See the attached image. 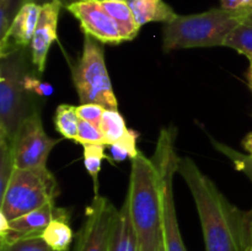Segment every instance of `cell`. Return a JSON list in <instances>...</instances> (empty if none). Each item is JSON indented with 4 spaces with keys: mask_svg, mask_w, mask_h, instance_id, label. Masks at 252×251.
Instances as JSON below:
<instances>
[{
    "mask_svg": "<svg viewBox=\"0 0 252 251\" xmlns=\"http://www.w3.org/2000/svg\"><path fill=\"white\" fill-rule=\"evenodd\" d=\"M177 172L193 197L206 251H246L252 246V207L243 211L231 204L191 157L180 159Z\"/></svg>",
    "mask_w": 252,
    "mask_h": 251,
    "instance_id": "obj_1",
    "label": "cell"
},
{
    "mask_svg": "<svg viewBox=\"0 0 252 251\" xmlns=\"http://www.w3.org/2000/svg\"><path fill=\"white\" fill-rule=\"evenodd\" d=\"M126 199L140 251H158L162 243L161 176L154 159L142 152L132 159Z\"/></svg>",
    "mask_w": 252,
    "mask_h": 251,
    "instance_id": "obj_2",
    "label": "cell"
},
{
    "mask_svg": "<svg viewBox=\"0 0 252 251\" xmlns=\"http://www.w3.org/2000/svg\"><path fill=\"white\" fill-rule=\"evenodd\" d=\"M246 10L219 7L192 15H177L165 24L162 48L165 52L186 48L224 46L226 37L244 22Z\"/></svg>",
    "mask_w": 252,
    "mask_h": 251,
    "instance_id": "obj_3",
    "label": "cell"
},
{
    "mask_svg": "<svg viewBox=\"0 0 252 251\" xmlns=\"http://www.w3.org/2000/svg\"><path fill=\"white\" fill-rule=\"evenodd\" d=\"M58 194V182L47 166L14 169L0 196V213L12 220L56 202Z\"/></svg>",
    "mask_w": 252,
    "mask_h": 251,
    "instance_id": "obj_4",
    "label": "cell"
},
{
    "mask_svg": "<svg viewBox=\"0 0 252 251\" xmlns=\"http://www.w3.org/2000/svg\"><path fill=\"white\" fill-rule=\"evenodd\" d=\"M25 48H17L1 57L0 63V138L11 142L20 125L34 111L29 110V96L22 84L29 70ZM38 111V110H37Z\"/></svg>",
    "mask_w": 252,
    "mask_h": 251,
    "instance_id": "obj_5",
    "label": "cell"
},
{
    "mask_svg": "<svg viewBox=\"0 0 252 251\" xmlns=\"http://www.w3.org/2000/svg\"><path fill=\"white\" fill-rule=\"evenodd\" d=\"M71 76L80 103H98L106 110H118L101 42L84 37L83 52L71 68Z\"/></svg>",
    "mask_w": 252,
    "mask_h": 251,
    "instance_id": "obj_6",
    "label": "cell"
},
{
    "mask_svg": "<svg viewBox=\"0 0 252 251\" xmlns=\"http://www.w3.org/2000/svg\"><path fill=\"white\" fill-rule=\"evenodd\" d=\"M176 130L164 128L160 133L153 159L157 162L161 176V206H162V241L165 251H186L180 233L176 207L174 201V175L179 171L180 157L175 150Z\"/></svg>",
    "mask_w": 252,
    "mask_h": 251,
    "instance_id": "obj_7",
    "label": "cell"
},
{
    "mask_svg": "<svg viewBox=\"0 0 252 251\" xmlns=\"http://www.w3.org/2000/svg\"><path fill=\"white\" fill-rule=\"evenodd\" d=\"M61 139L51 138L44 132L39 111L25 118L10 142L15 169H32L47 166L52 149Z\"/></svg>",
    "mask_w": 252,
    "mask_h": 251,
    "instance_id": "obj_8",
    "label": "cell"
},
{
    "mask_svg": "<svg viewBox=\"0 0 252 251\" xmlns=\"http://www.w3.org/2000/svg\"><path fill=\"white\" fill-rule=\"evenodd\" d=\"M118 209L106 197L94 196L85 209V221L76 235L73 251H110Z\"/></svg>",
    "mask_w": 252,
    "mask_h": 251,
    "instance_id": "obj_9",
    "label": "cell"
},
{
    "mask_svg": "<svg viewBox=\"0 0 252 251\" xmlns=\"http://www.w3.org/2000/svg\"><path fill=\"white\" fill-rule=\"evenodd\" d=\"M65 9L78 20L85 36L103 44L125 42L115 20L106 11L101 0H71Z\"/></svg>",
    "mask_w": 252,
    "mask_h": 251,
    "instance_id": "obj_10",
    "label": "cell"
},
{
    "mask_svg": "<svg viewBox=\"0 0 252 251\" xmlns=\"http://www.w3.org/2000/svg\"><path fill=\"white\" fill-rule=\"evenodd\" d=\"M58 218L70 219V214L68 209L57 207L56 202H52L19 218L12 219L9 223V229L4 233H0L1 248L11 245L21 239L41 236L48 224Z\"/></svg>",
    "mask_w": 252,
    "mask_h": 251,
    "instance_id": "obj_11",
    "label": "cell"
},
{
    "mask_svg": "<svg viewBox=\"0 0 252 251\" xmlns=\"http://www.w3.org/2000/svg\"><path fill=\"white\" fill-rule=\"evenodd\" d=\"M63 7L62 0H49L42 4L41 15L36 32L31 43V62L37 73H43L46 68L47 57L52 44L58 38V21L61 10Z\"/></svg>",
    "mask_w": 252,
    "mask_h": 251,
    "instance_id": "obj_12",
    "label": "cell"
},
{
    "mask_svg": "<svg viewBox=\"0 0 252 251\" xmlns=\"http://www.w3.org/2000/svg\"><path fill=\"white\" fill-rule=\"evenodd\" d=\"M42 5L29 1L20 7L10 24L6 37L0 42V57L9 54L17 48L31 46L41 15Z\"/></svg>",
    "mask_w": 252,
    "mask_h": 251,
    "instance_id": "obj_13",
    "label": "cell"
},
{
    "mask_svg": "<svg viewBox=\"0 0 252 251\" xmlns=\"http://www.w3.org/2000/svg\"><path fill=\"white\" fill-rule=\"evenodd\" d=\"M110 251H140L139 241L133 226L127 199L118 209L111 236Z\"/></svg>",
    "mask_w": 252,
    "mask_h": 251,
    "instance_id": "obj_14",
    "label": "cell"
},
{
    "mask_svg": "<svg viewBox=\"0 0 252 251\" xmlns=\"http://www.w3.org/2000/svg\"><path fill=\"white\" fill-rule=\"evenodd\" d=\"M139 27L149 22L169 24L177 14L164 0H127Z\"/></svg>",
    "mask_w": 252,
    "mask_h": 251,
    "instance_id": "obj_15",
    "label": "cell"
},
{
    "mask_svg": "<svg viewBox=\"0 0 252 251\" xmlns=\"http://www.w3.org/2000/svg\"><path fill=\"white\" fill-rule=\"evenodd\" d=\"M101 2L106 11L115 20L125 42L134 39L139 33L140 27L135 21V17L127 0H110V1Z\"/></svg>",
    "mask_w": 252,
    "mask_h": 251,
    "instance_id": "obj_16",
    "label": "cell"
},
{
    "mask_svg": "<svg viewBox=\"0 0 252 251\" xmlns=\"http://www.w3.org/2000/svg\"><path fill=\"white\" fill-rule=\"evenodd\" d=\"M41 238L54 251H69L74 239L69 219L58 218L52 220L41 234Z\"/></svg>",
    "mask_w": 252,
    "mask_h": 251,
    "instance_id": "obj_17",
    "label": "cell"
},
{
    "mask_svg": "<svg viewBox=\"0 0 252 251\" xmlns=\"http://www.w3.org/2000/svg\"><path fill=\"white\" fill-rule=\"evenodd\" d=\"M54 126L56 130L64 138L78 142V130L80 117L78 115V106L61 103L54 113Z\"/></svg>",
    "mask_w": 252,
    "mask_h": 251,
    "instance_id": "obj_18",
    "label": "cell"
},
{
    "mask_svg": "<svg viewBox=\"0 0 252 251\" xmlns=\"http://www.w3.org/2000/svg\"><path fill=\"white\" fill-rule=\"evenodd\" d=\"M101 129L106 138L107 145L113 144L122 139L129 129L126 126V121L118 110H106L103 113Z\"/></svg>",
    "mask_w": 252,
    "mask_h": 251,
    "instance_id": "obj_19",
    "label": "cell"
},
{
    "mask_svg": "<svg viewBox=\"0 0 252 251\" xmlns=\"http://www.w3.org/2000/svg\"><path fill=\"white\" fill-rule=\"evenodd\" d=\"M84 148V165H85L86 171L91 176L94 182V192L95 196L98 194V174L101 170V164H102L105 155L106 145L97 144H88L83 145Z\"/></svg>",
    "mask_w": 252,
    "mask_h": 251,
    "instance_id": "obj_20",
    "label": "cell"
},
{
    "mask_svg": "<svg viewBox=\"0 0 252 251\" xmlns=\"http://www.w3.org/2000/svg\"><path fill=\"white\" fill-rule=\"evenodd\" d=\"M224 47L234 49L246 57L252 56V26L240 24L226 37Z\"/></svg>",
    "mask_w": 252,
    "mask_h": 251,
    "instance_id": "obj_21",
    "label": "cell"
},
{
    "mask_svg": "<svg viewBox=\"0 0 252 251\" xmlns=\"http://www.w3.org/2000/svg\"><path fill=\"white\" fill-rule=\"evenodd\" d=\"M138 137H139V134H138L135 130L129 129L127 132V134H126L122 139L113 143V144L107 145L111 154L110 157H112L113 161H123V160H126L127 157H129L130 160L134 159L140 152L137 148Z\"/></svg>",
    "mask_w": 252,
    "mask_h": 251,
    "instance_id": "obj_22",
    "label": "cell"
},
{
    "mask_svg": "<svg viewBox=\"0 0 252 251\" xmlns=\"http://www.w3.org/2000/svg\"><path fill=\"white\" fill-rule=\"evenodd\" d=\"M213 142L214 148L217 150L221 153V154L225 155L229 160H231V162L234 164L235 169L238 171L243 172L246 177L252 182V157L250 155H245L240 152H236L233 148L229 147V145L221 144V143L216 142L214 139H212Z\"/></svg>",
    "mask_w": 252,
    "mask_h": 251,
    "instance_id": "obj_23",
    "label": "cell"
},
{
    "mask_svg": "<svg viewBox=\"0 0 252 251\" xmlns=\"http://www.w3.org/2000/svg\"><path fill=\"white\" fill-rule=\"evenodd\" d=\"M29 1H34L38 4L39 1H42V4H44L49 0H0V38L4 39L6 37L14 16L20 7Z\"/></svg>",
    "mask_w": 252,
    "mask_h": 251,
    "instance_id": "obj_24",
    "label": "cell"
},
{
    "mask_svg": "<svg viewBox=\"0 0 252 251\" xmlns=\"http://www.w3.org/2000/svg\"><path fill=\"white\" fill-rule=\"evenodd\" d=\"M15 169L11 144L9 140L0 138V196L6 188L10 176Z\"/></svg>",
    "mask_w": 252,
    "mask_h": 251,
    "instance_id": "obj_25",
    "label": "cell"
},
{
    "mask_svg": "<svg viewBox=\"0 0 252 251\" xmlns=\"http://www.w3.org/2000/svg\"><path fill=\"white\" fill-rule=\"evenodd\" d=\"M81 145L88 144H97V145H106L107 142L103 135V132L101 128L96 127L95 125L86 121L81 120L79 122V130H78V142Z\"/></svg>",
    "mask_w": 252,
    "mask_h": 251,
    "instance_id": "obj_26",
    "label": "cell"
},
{
    "mask_svg": "<svg viewBox=\"0 0 252 251\" xmlns=\"http://www.w3.org/2000/svg\"><path fill=\"white\" fill-rule=\"evenodd\" d=\"M22 84H24V88L27 93H30L31 95L41 96V97H49L54 91L53 86L51 84L42 81L30 69L25 73Z\"/></svg>",
    "mask_w": 252,
    "mask_h": 251,
    "instance_id": "obj_27",
    "label": "cell"
},
{
    "mask_svg": "<svg viewBox=\"0 0 252 251\" xmlns=\"http://www.w3.org/2000/svg\"><path fill=\"white\" fill-rule=\"evenodd\" d=\"M1 251H54L48 246V244L41 236L25 238L15 241L11 245L1 248Z\"/></svg>",
    "mask_w": 252,
    "mask_h": 251,
    "instance_id": "obj_28",
    "label": "cell"
},
{
    "mask_svg": "<svg viewBox=\"0 0 252 251\" xmlns=\"http://www.w3.org/2000/svg\"><path fill=\"white\" fill-rule=\"evenodd\" d=\"M105 111L106 108L98 103H80V106H78L79 117L86 122L93 123L98 128H101Z\"/></svg>",
    "mask_w": 252,
    "mask_h": 251,
    "instance_id": "obj_29",
    "label": "cell"
},
{
    "mask_svg": "<svg viewBox=\"0 0 252 251\" xmlns=\"http://www.w3.org/2000/svg\"><path fill=\"white\" fill-rule=\"evenodd\" d=\"M220 5L228 10H248L246 0H220Z\"/></svg>",
    "mask_w": 252,
    "mask_h": 251,
    "instance_id": "obj_30",
    "label": "cell"
},
{
    "mask_svg": "<svg viewBox=\"0 0 252 251\" xmlns=\"http://www.w3.org/2000/svg\"><path fill=\"white\" fill-rule=\"evenodd\" d=\"M243 145L244 148H245L246 152H248L249 154H250V157H252V133L246 135L245 139L243 140Z\"/></svg>",
    "mask_w": 252,
    "mask_h": 251,
    "instance_id": "obj_31",
    "label": "cell"
},
{
    "mask_svg": "<svg viewBox=\"0 0 252 251\" xmlns=\"http://www.w3.org/2000/svg\"><path fill=\"white\" fill-rule=\"evenodd\" d=\"M243 24H248V25H251L252 26V10H246V15L245 17H244V22Z\"/></svg>",
    "mask_w": 252,
    "mask_h": 251,
    "instance_id": "obj_32",
    "label": "cell"
},
{
    "mask_svg": "<svg viewBox=\"0 0 252 251\" xmlns=\"http://www.w3.org/2000/svg\"><path fill=\"white\" fill-rule=\"evenodd\" d=\"M248 58H249V62H250V68H249V71H248V79L252 88V56L248 57Z\"/></svg>",
    "mask_w": 252,
    "mask_h": 251,
    "instance_id": "obj_33",
    "label": "cell"
},
{
    "mask_svg": "<svg viewBox=\"0 0 252 251\" xmlns=\"http://www.w3.org/2000/svg\"><path fill=\"white\" fill-rule=\"evenodd\" d=\"M246 251H252V246H250V248H249Z\"/></svg>",
    "mask_w": 252,
    "mask_h": 251,
    "instance_id": "obj_34",
    "label": "cell"
},
{
    "mask_svg": "<svg viewBox=\"0 0 252 251\" xmlns=\"http://www.w3.org/2000/svg\"><path fill=\"white\" fill-rule=\"evenodd\" d=\"M101 1H110V0H101Z\"/></svg>",
    "mask_w": 252,
    "mask_h": 251,
    "instance_id": "obj_35",
    "label": "cell"
},
{
    "mask_svg": "<svg viewBox=\"0 0 252 251\" xmlns=\"http://www.w3.org/2000/svg\"><path fill=\"white\" fill-rule=\"evenodd\" d=\"M249 10H250V11H251V10H252V6H251V9H249Z\"/></svg>",
    "mask_w": 252,
    "mask_h": 251,
    "instance_id": "obj_36",
    "label": "cell"
},
{
    "mask_svg": "<svg viewBox=\"0 0 252 251\" xmlns=\"http://www.w3.org/2000/svg\"><path fill=\"white\" fill-rule=\"evenodd\" d=\"M251 89H252V88H251Z\"/></svg>",
    "mask_w": 252,
    "mask_h": 251,
    "instance_id": "obj_37",
    "label": "cell"
}]
</instances>
